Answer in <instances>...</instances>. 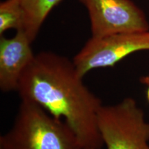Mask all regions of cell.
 Returning a JSON list of instances; mask_svg holds the SVG:
<instances>
[{
  "label": "cell",
  "instance_id": "8",
  "mask_svg": "<svg viewBox=\"0 0 149 149\" xmlns=\"http://www.w3.org/2000/svg\"><path fill=\"white\" fill-rule=\"evenodd\" d=\"M24 13L20 0H5L0 3V35L10 29L22 30Z\"/></svg>",
  "mask_w": 149,
  "mask_h": 149
},
{
  "label": "cell",
  "instance_id": "6",
  "mask_svg": "<svg viewBox=\"0 0 149 149\" xmlns=\"http://www.w3.org/2000/svg\"><path fill=\"white\" fill-rule=\"evenodd\" d=\"M32 42L23 30L11 38H0V89L17 91L22 74L34 59Z\"/></svg>",
  "mask_w": 149,
  "mask_h": 149
},
{
  "label": "cell",
  "instance_id": "9",
  "mask_svg": "<svg viewBox=\"0 0 149 149\" xmlns=\"http://www.w3.org/2000/svg\"><path fill=\"white\" fill-rule=\"evenodd\" d=\"M141 81L143 84H145L148 86V88H147V92H146V97L147 100L149 102V74L147 76H145V77H142L141 79Z\"/></svg>",
  "mask_w": 149,
  "mask_h": 149
},
{
  "label": "cell",
  "instance_id": "2",
  "mask_svg": "<svg viewBox=\"0 0 149 149\" xmlns=\"http://www.w3.org/2000/svg\"><path fill=\"white\" fill-rule=\"evenodd\" d=\"M0 149H84L64 121L40 105L21 100L12 127L0 137Z\"/></svg>",
  "mask_w": 149,
  "mask_h": 149
},
{
  "label": "cell",
  "instance_id": "4",
  "mask_svg": "<svg viewBox=\"0 0 149 149\" xmlns=\"http://www.w3.org/2000/svg\"><path fill=\"white\" fill-rule=\"evenodd\" d=\"M141 51H149V31L91 37L72 61L84 77L91 70L113 67L130 54Z\"/></svg>",
  "mask_w": 149,
  "mask_h": 149
},
{
  "label": "cell",
  "instance_id": "3",
  "mask_svg": "<svg viewBox=\"0 0 149 149\" xmlns=\"http://www.w3.org/2000/svg\"><path fill=\"white\" fill-rule=\"evenodd\" d=\"M98 128L107 149H149V122L133 98L102 105Z\"/></svg>",
  "mask_w": 149,
  "mask_h": 149
},
{
  "label": "cell",
  "instance_id": "1",
  "mask_svg": "<svg viewBox=\"0 0 149 149\" xmlns=\"http://www.w3.org/2000/svg\"><path fill=\"white\" fill-rule=\"evenodd\" d=\"M17 91L21 100L35 102L64 121L83 148L104 146L97 124L103 104L83 82L72 60L53 52H40L24 71Z\"/></svg>",
  "mask_w": 149,
  "mask_h": 149
},
{
  "label": "cell",
  "instance_id": "10",
  "mask_svg": "<svg viewBox=\"0 0 149 149\" xmlns=\"http://www.w3.org/2000/svg\"><path fill=\"white\" fill-rule=\"evenodd\" d=\"M84 149H102V148H84Z\"/></svg>",
  "mask_w": 149,
  "mask_h": 149
},
{
  "label": "cell",
  "instance_id": "7",
  "mask_svg": "<svg viewBox=\"0 0 149 149\" xmlns=\"http://www.w3.org/2000/svg\"><path fill=\"white\" fill-rule=\"evenodd\" d=\"M61 0H20L24 13L23 31L33 43L48 14Z\"/></svg>",
  "mask_w": 149,
  "mask_h": 149
},
{
  "label": "cell",
  "instance_id": "5",
  "mask_svg": "<svg viewBox=\"0 0 149 149\" xmlns=\"http://www.w3.org/2000/svg\"><path fill=\"white\" fill-rule=\"evenodd\" d=\"M88 11L93 38L149 31L144 13L131 0H79Z\"/></svg>",
  "mask_w": 149,
  "mask_h": 149
}]
</instances>
